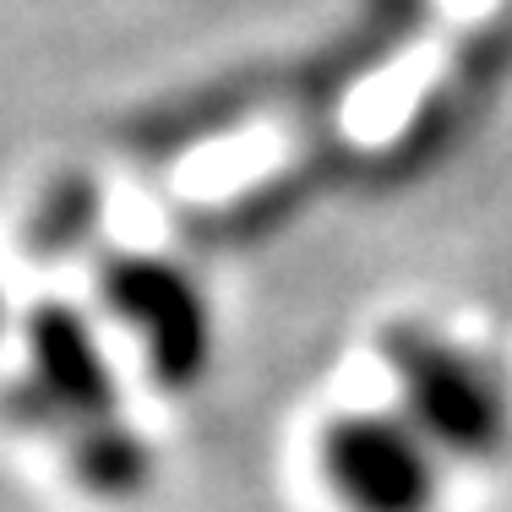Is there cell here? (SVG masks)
Segmentation results:
<instances>
[{
	"label": "cell",
	"mask_w": 512,
	"mask_h": 512,
	"mask_svg": "<svg viewBox=\"0 0 512 512\" xmlns=\"http://www.w3.org/2000/svg\"><path fill=\"white\" fill-rule=\"evenodd\" d=\"M485 33H491V0H458V6H447L442 22H431V28H425L420 39H409L382 71H371L355 93H344V99H338L344 109H338L327 126L300 131L295 142L278 137L256 158H246L235 186H262V180L284 175V169H300L311 158L316 137L333 131V126L349 137L355 153H387L393 142H404L436 109V99L463 77V66H469V55L485 44Z\"/></svg>",
	"instance_id": "1"
},
{
	"label": "cell",
	"mask_w": 512,
	"mask_h": 512,
	"mask_svg": "<svg viewBox=\"0 0 512 512\" xmlns=\"http://www.w3.org/2000/svg\"><path fill=\"white\" fill-rule=\"evenodd\" d=\"M33 349V414H50L66 431L71 458L99 491H137L148 480V453L120 420V398L109 387L104 355L77 311L39 306L28 322Z\"/></svg>",
	"instance_id": "2"
},
{
	"label": "cell",
	"mask_w": 512,
	"mask_h": 512,
	"mask_svg": "<svg viewBox=\"0 0 512 512\" xmlns=\"http://www.w3.org/2000/svg\"><path fill=\"white\" fill-rule=\"evenodd\" d=\"M382 355L393 365L404 409L425 442L458 458H491L507 442L512 431L507 387L480 355L458 349L453 338L431 333L420 322L387 327Z\"/></svg>",
	"instance_id": "3"
},
{
	"label": "cell",
	"mask_w": 512,
	"mask_h": 512,
	"mask_svg": "<svg viewBox=\"0 0 512 512\" xmlns=\"http://www.w3.org/2000/svg\"><path fill=\"white\" fill-rule=\"evenodd\" d=\"M322 469L355 512H431L436 463L425 436L387 414H344L322 436Z\"/></svg>",
	"instance_id": "4"
},
{
	"label": "cell",
	"mask_w": 512,
	"mask_h": 512,
	"mask_svg": "<svg viewBox=\"0 0 512 512\" xmlns=\"http://www.w3.org/2000/svg\"><path fill=\"white\" fill-rule=\"evenodd\" d=\"M109 306L126 311V322L148 338L153 371L164 382H191L207 360V306L186 273L164 262H115L104 273Z\"/></svg>",
	"instance_id": "5"
}]
</instances>
